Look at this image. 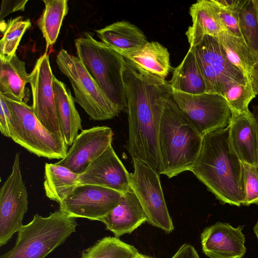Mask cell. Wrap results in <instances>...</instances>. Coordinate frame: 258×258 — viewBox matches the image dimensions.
I'll return each instance as SVG.
<instances>
[{
  "label": "cell",
  "mask_w": 258,
  "mask_h": 258,
  "mask_svg": "<svg viewBox=\"0 0 258 258\" xmlns=\"http://www.w3.org/2000/svg\"><path fill=\"white\" fill-rule=\"evenodd\" d=\"M123 77L128 122L126 149L132 158L140 160L158 172L159 125L173 89L169 82L141 69L125 58Z\"/></svg>",
  "instance_id": "6da1fadb"
},
{
  "label": "cell",
  "mask_w": 258,
  "mask_h": 258,
  "mask_svg": "<svg viewBox=\"0 0 258 258\" xmlns=\"http://www.w3.org/2000/svg\"><path fill=\"white\" fill-rule=\"evenodd\" d=\"M190 171L223 204L242 205L244 169L230 145L229 125L203 137L200 153Z\"/></svg>",
  "instance_id": "7a4b0ae2"
},
{
  "label": "cell",
  "mask_w": 258,
  "mask_h": 258,
  "mask_svg": "<svg viewBox=\"0 0 258 258\" xmlns=\"http://www.w3.org/2000/svg\"><path fill=\"white\" fill-rule=\"evenodd\" d=\"M159 174L169 178L191 171L200 153L203 137L172 97L165 106L158 132Z\"/></svg>",
  "instance_id": "3957f363"
},
{
  "label": "cell",
  "mask_w": 258,
  "mask_h": 258,
  "mask_svg": "<svg viewBox=\"0 0 258 258\" xmlns=\"http://www.w3.org/2000/svg\"><path fill=\"white\" fill-rule=\"evenodd\" d=\"M75 45L78 57L98 86L120 111L126 110L124 57L88 32L76 39Z\"/></svg>",
  "instance_id": "277c9868"
},
{
  "label": "cell",
  "mask_w": 258,
  "mask_h": 258,
  "mask_svg": "<svg viewBox=\"0 0 258 258\" xmlns=\"http://www.w3.org/2000/svg\"><path fill=\"white\" fill-rule=\"evenodd\" d=\"M76 219L58 209L47 217L38 214L18 232L14 246L0 258H45L76 231Z\"/></svg>",
  "instance_id": "5b68a950"
},
{
  "label": "cell",
  "mask_w": 258,
  "mask_h": 258,
  "mask_svg": "<svg viewBox=\"0 0 258 258\" xmlns=\"http://www.w3.org/2000/svg\"><path fill=\"white\" fill-rule=\"evenodd\" d=\"M1 95L10 111V138L15 143L38 157L61 160L66 156L68 146L64 141L45 127L35 116L32 106Z\"/></svg>",
  "instance_id": "8992f818"
},
{
  "label": "cell",
  "mask_w": 258,
  "mask_h": 258,
  "mask_svg": "<svg viewBox=\"0 0 258 258\" xmlns=\"http://www.w3.org/2000/svg\"><path fill=\"white\" fill-rule=\"evenodd\" d=\"M56 62L70 80L75 101L92 119H110L118 115L120 111L98 86L78 56L61 49L56 55Z\"/></svg>",
  "instance_id": "52a82bcc"
},
{
  "label": "cell",
  "mask_w": 258,
  "mask_h": 258,
  "mask_svg": "<svg viewBox=\"0 0 258 258\" xmlns=\"http://www.w3.org/2000/svg\"><path fill=\"white\" fill-rule=\"evenodd\" d=\"M172 98L203 137L230 123L231 112L221 95L207 92L190 94L173 90Z\"/></svg>",
  "instance_id": "ba28073f"
},
{
  "label": "cell",
  "mask_w": 258,
  "mask_h": 258,
  "mask_svg": "<svg viewBox=\"0 0 258 258\" xmlns=\"http://www.w3.org/2000/svg\"><path fill=\"white\" fill-rule=\"evenodd\" d=\"M133 159L134 171L130 174V186L136 195L147 217V222L166 233L174 225L165 202L158 173L150 166Z\"/></svg>",
  "instance_id": "9c48e42d"
},
{
  "label": "cell",
  "mask_w": 258,
  "mask_h": 258,
  "mask_svg": "<svg viewBox=\"0 0 258 258\" xmlns=\"http://www.w3.org/2000/svg\"><path fill=\"white\" fill-rule=\"evenodd\" d=\"M192 49L206 85V92L223 95L232 83L245 84L244 75L226 58L216 36L205 35Z\"/></svg>",
  "instance_id": "30bf717a"
},
{
  "label": "cell",
  "mask_w": 258,
  "mask_h": 258,
  "mask_svg": "<svg viewBox=\"0 0 258 258\" xmlns=\"http://www.w3.org/2000/svg\"><path fill=\"white\" fill-rule=\"evenodd\" d=\"M0 191V245L2 246L22 227L28 209V194L22 176L19 153L15 155L12 172Z\"/></svg>",
  "instance_id": "8fae6325"
},
{
  "label": "cell",
  "mask_w": 258,
  "mask_h": 258,
  "mask_svg": "<svg viewBox=\"0 0 258 258\" xmlns=\"http://www.w3.org/2000/svg\"><path fill=\"white\" fill-rule=\"evenodd\" d=\"M117 191L91 184H79L59 204V210L69 217L100 220L118 203Z\"/></svg>",
  "instance_id": "7c38bea8"
},
{
  "label": "cell",
  "mask_w": 258,
  "mask_h": 258,
  "mask_svg": "<svg viewBox=\"0 0 258 258\" xmlns=\"http://www.w3.org/2000/svg\"><path fill=\"white\" fill-rule=\"evenodd\" d=\"M52 73L47 52L37 60L29 74L32 108L39 121L50 133L63 140L57 117Z\"/></svg>",
  "instance_id": "4fadbf2b"
},
{
  "label": "cell",
  "mask_w": 258,
  "mask_h": 258,
  "mask_svg": "<svg viewBox=\"0 0 258 258\" xmlns=\"http://www.w3.org/2000/svg\"><path fill=\"white\" fill-rule=\"evenodd\" d=\"M113 135L111 128L106 126L82 130L66 156L55 163L80 175L111 145Z\"/></svg>",
  "instance_id": "5bb4252c"
},
{
  "label": "cell",
  "mask_w": 258,
  "mask_h": 258,
  "mask_svg": "<svg viewBox=\"0 0 258 258\" xmlns=\"http://www.w3.org/2000/svg\"><path fill=\"white\" fill-rule=\"evenodd\" d=\"M130 174L110 145L79 175V184L100 186L123 194L131 188Z\"/></svg>",
  "instance_id": "9a60e30c"
},
{
  "label": "cell",
  "mask_w": 258,
  "mask_h": 258,
  "mask_svg": "<svg viewBox=\"0 0 258 258\" xmlns=\"http://www.w3.org/2000/svg\"><path fill=\"white\" fill-rule=\"evenodd\" d=\"M242 226L217 222L201 234L203 252L210 258H242L246 251Z\"/></svg>",
  "instance_id": "2e32d148"
},
{
  "label": "cell",
  "mask_w": 258,
  "mask_h": 258,
  "mask_svg": "<svg viewBox=\"0 0 258 258\" xmlns=\"http://www.w3.org/2000/svg\"><path fill=\"white\" fill-rule=\"evenodd\" d=\"M229 127L230 143L239 160L257 167L258 137L252 113L231 114Z\"/></svg>",
  "instance_id": "e0dca14e"
},
{
  "label": "cell",
  "mask_w": 258,
  "mask_h": 258,
  "mask_svg": "<svg viewBox=\"0 0 258 258\" xmlns=\"http://www.w3.org/2000/svg\"><path fill=\"white\" fill-rule=\"evenodd\" d=\"M100 222L115 237L130 234L143 223L147 217L135 192L131 188L122 194L117 205Z\"/></svg>",
  "instance_id": "ac0fdd59"
},
{
  "label": "cell",
  "mask_w": 258,
  "mask_h": 258,
  "mask_svg": "<svg viewBox=\"0 0 258 258\" xmlns=\"http://www.w3.org/2000/svg\"><path fill=\"white\" fill-rule=\"evenodd\" d=\"M95 32L102 43L124 57L138 51L148 42L143 32L127 21L113 23Z\"/></svg>",
  "instance_id": "d6986e66"
},
{
  "label": "cell",
  "mask_w": 258,
  "mask_h": 258,
  "mask_svg": "<svg viewBox=\"0 0 258 258\" xmlns=\"http://www.w3.org/2000/svg\"><path fill=\"white\" fill-rule=\"evenodd\" d=\"M53 85L58 121L63 140L70 146L79 135V131H82V120L70 90L54 76Z\"/></svg>",
  "instance_id": "ffe728a7"
},
{
  "label": "cell",
  "mask_w": 258,
  "mask_h": 258,
  "mask_svg": "<svg viewBox=\"0 0 258 258\" xmlns=\"http://www.w3.org/2000/svg\"><path fill=\"white\" fill-rule=\"evenodd\" d=\"M0 94L10 99L27 103L26 85L29 83V74L25 62L16 54L7 62L0 61Z\"/></svg>",
  "instance_id": "44dd1931"
},
{
  "label": "cell",
  "mask_w": 258,
  "mask_h": 258,
  "mask_svg": "<svg viewBox=\"0 0 258 258\" xmlns=\"http://www.w3.org/2000/svg\"><path fill=\"white\" fill-rule=\"evenodd\" d=\"M192 25L185 32L190 47L199 44L205 35L217 36L222 31L209 0L198 1L189 8Z\"/></svg>",
  "instance_id": "7402d4cb"
},
{
  "label": "cell",
  "mask_w": 258,
  "mask_h": 258,
  "mask_svg": "<svg viewBox=\"0 0 258 258\" xmlns=\"http://www.w3.org/2000/svg\"><path fill=\"white\" fill-rule=\"evenodd\" d=\"M173 90L190 94L206 92V85L194 52L189 48L169 82Z\"/></svg>",
  "instance_id": "603a6c76"
},
{
  "label": "cell",
  "mask_w": 258,
  "mask_h": 258,
  "mask_svg": "<svg viewBox=\"0 0 258 258\" xmlns=\"http://www.w3.org/2000/svg\"><path fill=\"white\" fill-rule=\"evenodd\" d=\"M124 58L163 79L168 75L171 69L168 49L157 41H148L141 49Z\"/></svg>",
  "instance_id": "cb8c5ba5"
},
{
  "label": "cell",
  "mask_w": 258,
  "mask_h": 258,
  "mask_svg": "<svg viewBox=\"0 0 258 258\" xmlns=\"http://www.w3.org/2000/svg\"><path fill=\"white\" fill-rule=\"evenodd\" d=\"M43 183L46 197L60 204L79 184V174L56 163H46Z\"/></svg>",
  "instance_id": "d4e9b609"
},
{
  "label": "cell",
  "mask_w": 258,
  "mask_h": 258,
  "mask_svg": "<svg viewBox=\"0 0 258 258\" xmlns=\"http://www.w3.org/2000/svg\"><path fill=\"white\" fill-rule=\"evenodd\" d=\"M228 61L240 70L247 80L249 72L258 60L242 37L222 31L216 36Z\"/></svg>",
  "instance_id": "484cf974"
},
{
  "label": "cell",
  "mask_w": 258,
  "mask_h": 258,
  "mask_svg": "<svg viewBox=\"0 0 258 258\" xmlns=\"http://www.w3.org/2000/svg\"><path fill=\"white\" fill-rule=\"evenodd\" d=\"M44 9L37 21L46 42V51L55 43L69 11L67 0H43Z\"/></svg>",
  "instance_id": "4316f807"
},
{
  "label": "cell",
  "mask_w": 258,
  "mask_h": 258,
  "mask_svg": "<svg viewBox=\"0 0 258 258\" xmlns=\"http://www.w3.org/2000/svg\"><path fill=\"white\" fill-rule=\"evenodd\" d=\"M3 36L0 40V61H10L16 52L25 32L31 26L29 19H23L21 16L12 18L4 24H1Z\"/></svg>",
  "instance_id": "83f0119b"
},
{
  "label": "cell",
  "mask_w": 258,
  "mask_h": 258,
  "mask_svg": "<svg viewBox=\"0 0 258 258\" xmlns=\"http://www.w3.org/2000/svg\"><path fill=\"white\" fill-rule=\"evenodd\" d=\"M139 252L135 246L118 237L107 236L84 250L81 258H132Z\"/></svg>",
  "instance_id": "f1b7e54d"
},
{
  "label": "cell",
  "mask_w": 258,
  "mask_h": 258,
  "mask_svg": "<svg viewBox=\"0 0 258 258\" xmlns=\"http://www.w3.org/2000/svg\"><path fill=\"white\" fill-rule=\"evenodd\" d=\"M238 22L242 38L258 57V16L252 0H248L239 12Z\"/></svg>",
  "instance_id": "f546056e"
},
{
  "label": "cell",
  "mask_w": 258,
  "mask_h": 258,
  "mask_svg": "<svg viewBox=\"0 0 258 258\" xmlns=\"http://www.w3.org/2000/svg\"><path fill=\"white\" fill-rule=\"evenodd\" d=\"M255 95L250 81L247 80L245 84L232 83L226 89L222 96L231 114H241L250 112L248 105Z\"/></svg>",
  "instance_id": "4dcf8cb0"
},
{
  "label": "cell",
  "mask_w": 258,
  "mask_h": 258,
  "mask_svg": "<svg viewBox=\"0 0 258 258\" xmlns=\"http://www.w3.org/2000/svg\"><path fill=\"white\" fill-rule=\"evenodd\" d=\"M212 9L223 31L230 34L242 37L240 32L238 13H233L223 9L215 4L212 0H209Z\"/></svg>",
  "instance_id": "1f68e13d"
},
{
  "label": "cell",
  "mask_w": 258,
  "mask_h": 258,
  "mask_svg": "<svg viewBox=\"0 0 258 258\" xmlns=\"http://www.w3.org/2000/svg\"><path fill=\"white\" fill-rule=\"evenodd\" d=\"M245 174V199L242 205H258V170L256 167L243 163Z\"/></svg>",
  "instance_id": "d6a6232c"
},
{
  "label": "cell",
  "mask_w": 258,
  "mask_h": 258,
  "mask_svg": "<svg viewBox=\"0 0 258 258\" xmlns=\"http://www.w3.org/2000/svg\"><path fill=\"white\" fill-rule=\"evenodd\" d=\"M27 0L6 1L3 0L1 5L0 18L1 21L10 13L25 10Z\"/></svg>",
  "instance_id": "836d02e7"
},
{
  "label": "cell",
  "mask_w": 258,
  "mask_h": 258,
  "mask_svg": "<svg viewBox=\"0 0 258 258\" xmlns=\"http://www.w3.org/2000/svg\"><path fill=\"white\" fill-rule=\"evenodd\" d=\"M221 8L233 13H238L248 0H212Z\"/></svg>",
  "instance_id": "e575fe53"
},
{
  "label": "cell",
  "mask_w": 258,
  "mask_h": 258,
  "mask_svg": "<svg viewBox=\"0 0 258 258\" xmlns=\"http://www.w3.org/2000/svg\"><path fill=\"white\" fill-rule=\"evenodd\" d=\"M171 258H200L198 253L191 245L182 244Z\"/></svg>",
  "instance_id": "d590c367"
},
{
  "label": "cell",
  "mask_w": 258,
  "mask_h": 258,
  "mask_svg": "<svg viewBox=\"0 0 258 258\" xmlns=\"http://www.w3.org/2000/svg\"><path fill=\"white\" fill-rule=\"evenodd\" d=\"M247 80L250 81L255 95H258V60L252 67Z\"/></svg>",
  "instance_id": "8d00e7d4"
},
{
  "label": "cell",
  "mask_w": 258,
  "mask_h": 258,
  "mask_svg": "<svg viewBox=\"0 0 258 258\" xmlns=\"http://www.w3.org/2000/svg\"><path fill=\"white\" fill-rule=\"evenodd\" d=\"M0 130L4 136L10 138L9 120L1 107L0 109Z\"/></svg>",
  "instance_id": "74e56055"
},
{
  "label": "cell",
  "mask_w": 258,
  "mask_h": 258,
  "mask_svg": "<svg viewBox=\"0 0 258 258\" xmlns=\"http://www.w3.org/2000/svg\"><path fill=\"white\" fill-rule=\"evenodd\" d=\"M252 113L255 120L258 137V105L253 106V112ZM256 168L258 170V165Z\"/></svg>",
  "instance_id": "f35d334b"
},
{
  "label": "cell",
  "mask_w": 258,
  "mask_h": 258,
  "mask_svg": "<svg viewBox=\"0 0 258 258\" xmlns=\"http://www.w3.org/2000/svg\"><path fill=\"white\" fill-rule=\"evenodd\" d=\"M132 258H154L147 255H145L139 252L137 255Z\"/></svg>",
  "instance_id": "ab89813d"
},
{
  "label": "cell",
  "mask_w": 258,
  "mask_h": 258,
  "mask_svg": "<svg viewBox=\"0 0 258 258\" xmlns=\"http://www.w3.org/2000/svg\"><path fill=\"white\" fill-rule=\"evenodd\" d=\"M253 231L257 238V242H258V220H257L256 223L253 226Z\"/></svg>",
  "instance_id": "60d3db41"
},
{
  "label": "cell",
  "mask_w": 258,
  "mask_h": 258,
  "mask_svg": "<svg viewBox=\"0 0 258 258\" xmlns=\"http://www.w3.org/2000/svg\"><path fill=\"white\" fill-rule=\"evenodd\" d=\"M252 2L258 16V0H252Z\"/></svg>",
  "instance_id": "b9f144b4"
}]
</instances>
